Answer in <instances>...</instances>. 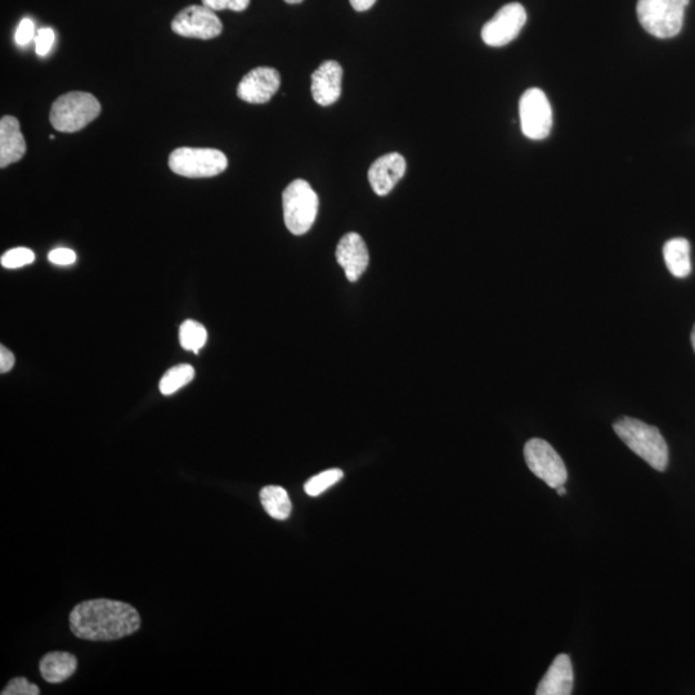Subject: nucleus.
<instances>
[{
    "mask_svg": "<svg viewBox=\"0 0 695 695\" xmlns=\"http://www.w3.org/2000/svg\"><path fill=\"white\" fill-rule=\"evenodd\" d=\"M343 477V470H325V472L317 474L315 477L309 479V481L304 484V491L311 497L320 496L321 493H324L329 490V488L335 486L336 483L342 481Z\"/></svg>",
    "mask_w": 695,
    "mask_h": 695,
    "instance_id": "4be33fe9",
    "label": "nucleus"
},
{
    "mask_svg": "<svg viewBox=\"0 0 695 695\" xmlns=\"http://www.w3.org/2000/svg\"><path fill=\"white\" fill-rule=\"evenodd\" d=\"M37 685L31 684L25 677H16L4 688L2 695H39Z\"/></svg>",
    "mask_w": 695,
    "mask_h": 695,
    "instance_id": "b1692460",
    "label": "nucleus"
},
{
    "mask_svg": "<svg viewBox=\"0 0 695 695\" xmlns=\"http://www.w3.org/2000/svg\"><path fill=\"white\" fill-rule=\"evenodd\" d=\"M195 378L194 367L190 365H178L167 371L160 380L159 388L164 396H172L179 389L186 387Z\"/></svg>",
    "mask_w": 695,
    "mask_h": 695,
    "instance_id": "aec40b11",
    "label": "nucleus"
},
{
    "mask_svg": "<svg viewBox=\"0 0 695 695\" xmlns=\"http://www.w3.org/2000/svg\"><path fill=\"white\" fill-rule=\"evenodd\" d=\"M614 433L645 463L658 472L668 465V446L658 428L632 417H622L613 424Z\"/></svg>",
    "mask_w": 695,
    "mask_h": 695,
    "instance_id": "f03ea898",
    "label": "nucleus"
},
{
    "mask_svg": "<svg viewBox=\"0 0 695 695\" xmlns=\"http://www.w3.org/2000/svg\"><path fill=\"white\" fill-rule=\"evenodd\" d=\"M407 164L405 158L398 152L381 156L371 165L369 181L378 196H387L397 183L405 176Z\"/></svg>",
    "mask_w": 695,
    "mask_h": 695,
    "instance_id": "ddd939ff",
    "label": "nucleus"
},
{
    "mask_svg": "<svg viewBox=\"0 0 695 695\" xmlns=\"http://www.w3.org/2000/svg\"><path fill=\"white\" fill-rule=\"evenodd\" d=\"M352 7L357 12L369 11L372 6L376 3V0H349Z\"/></svg>",
    "mask_w": 695,
    "mask_h": 695,
    "instance_id": "c756f323",
    "label": "nucleus"
},
{
    "mask_svg": "<svg viewBox=\"0 0 695 695\" xmlns=\"http://www.w3.org/2000/svg\"><path fill=\"white\" fill-rule=\"evenodd\" d=\"M35 37V25L30 19H24L20 22L19 28L16 30L15 42L20 47L28 46Z\"/></svg>",
    "mask_w": 695,
    "mask_h": 695,
    "instance_id": "bb28decb",
    "label": "nucleus"
},
{
    "mask_svg": "<svg viewBox=\"0 0 695 695\" xmlns=\"http://www.w3.org/2000/svg\"><path fill=\"white\" fill-rule=\"evenodd\" d=\"M690 0H639L636 6L641 26L659 39L676 37L683 29Z\"/></svg>",
    "mask_w": 695,
    "mask_h": 695,
    "instance_id": "7ed1b4c3",
    "label": "nucleus"
},
{
    "mask_svg": "<svg viewBox=\"0 0 695 695\" xmlns=\"http://www.w3.org/2000/svg\"><path fill=\"white\" fill-rule=\"evenodd\" d=\"M203 4L214 12L223 10L242 12L249 7L250 0H203Z\"/></svg>",
    "mask_w": 695,
    "mask_h": 695,
    "instance_id": "a878e982",
    "label": "nucleus"
},
{
    "mask_svg": "<svg viewBox=\"0 0 695 695\" xmlns=\"http://www.w3.org/2000/svg\"><path fill=\"white\" fill-rule=\"evenodd\" d=\"M336 260L344 269L348 281L360 280L363 272L369 267L370 255L365 241L356 232H349L339 241L336 248Z\"/></svg>",
    "mask_w": 695,
    "mask_h": 695,
    "instance_id": "f8f14e48",
    "label": "nucleus"
},
{
    "mask_svg": "<svg viewBox=\"0 0 695 695\" xmlns=\"http://www.w3.org/2000/svg\"><path fill=\"white\" fill-rule=\"evenodd\" d=\"M55 31L49 28L40 29L35 37V52L40 57L47 56L55 44Z\"/></svg>",
    "mask_w": 695,
    "mask_h": 695,
    "instance_id": "393cba45",
    "label": "nucleus"
},
{
    "mask_svg": "<svg viewBox=\"0 0 695 695\" xmlns=\"http://www.w3.org/2000/svg\"><path fill=\"white\" fill-rule=\"evenodd\" d=\"M141 627L136 608L110 599H93L75 605L70 629L78 639L112 641L133 635Z\"/></svg>",
    "mask_w": 695,
    "mask_h": 695,
    "instance_id": "f257e3e1",
    "label": "nucleus"
},
{
    "mask_svg": "<svg viewBox=\"0 0 695 695\" xmlns=\"http://www.w3.org/2000/svg\"><path fill=\"white\" fill-rule=\"evenodd\" d=\"M48 259L56 266H71L76 262V254L71 249L58 248L49 253Z\"/></svg>",
    "mask_w": 695,
    "mask_h": 695,
    "instance_id": "cd10ccee",
    "label": "nucleus"
},
{
    "mask_svg": "<svg viewBox=\"0 0 695 695\" xmlns=\"http://www.w3.org/2000/svg\"><path fill=\"white\" fill-rule=\"evenodd\" d=\"M524 459L529 470L550 488L564 486L568 481L566 464L553 446L544 439H529L524 446Z\"/></svg>",
    "mask_w": 695,
    "mask_h": 695,
    "instance_id": "0eeeda50",
    "label": "nucleus"
},
{
    "mask_svg": "<svg viewBox=\"0 0 695 695\" xmlns=\"http://www.w3.org/2000/svg\"><path fill=\"white\" fill-rule=\"evenodd\" d=\"M40 674L47 683L60 684L75 674L78 659L67 652H52L39 663Z\"/></svg>",
    "mask_w": 695,
    "mask_h": 695,
    "instance_id": "f3484780",
    "label": "nucleus"
},
{
    "mask_svg": "<svg viewBox=\"0 0 695 695\" xmlns=\"http://www.w3.org/2000/svg\"><path fill=\"white\" fill-rule=\"evenodd\" d=\"M25 154L26 142L19 120L13 116H4L0 120V168L17 163Z\"/></svg>",
    "mask_w": 695,
    "mask_h": 695,
    "instance_id": "dca6fc26",
    "label": "nucleus"
},
{
    "mask_svg": "<svg viewBox=\"0 0 695 695\" xmlns=\"http://www.w3.org/2000/svg\"><path fill=\"white\" fill-rule=\"evenodd\" d=\"M520 125L529 139H545L553 128V110L546 94L538 88L524 92L519 102Z\"/></svg>",
    "mask_w": 695,
    "mask_h": 695,
    "instance_id": "6e6552de",
    "label": "nucleus"
},
{
    "mask_svg": "<svg viewBox=\"0 0 695 695\" xmlns=\"http://www.w3.org/2000/svg\"><path fill=\"white\" fill-rule=\"evenodd\" d=\"M285 2L289 4H299L302 3L303 0H285Z\"/></svg>",
    "mask_w": 695,
    "mask_h": 695,
    "instance_id": "2f4dec72",
    "label": "nucleus"
},
{
    "mask_svg": "<svg viewBox=\"0 0 695 695\" xmlns=\"http://www.w3.org/2000/svg\"><path fill=\"white\" fill-rule=\"evenodd\" d=\"M227 167L226 155L215 149L181 147L169 156L170 170L186 178H212L222 174Z\"/></svg>",
    "mask_w": 695,
    "mask_h": 695,
    "instance_id": "423d86ee",
    "label": "nucleus"
},
{
    "mask_svg": "<svg viewBox=\"0 0 695 695\" xmlns=\"http://www.w3.org/2000/svg\"><path fill=\"white\" fill-rule=\"evenodd\" d=\"M101 114V103L91 93L70 92L53 102L49 120L62 133H75Z\"/></svg>",
    "mask_w": 695,
    "mask_h": 695,
    "instance_id": "20e7f679",
    "label": "nucleus"
},
{
    "mask_svg": "<svg viewBox=\"0 0 695 695\" xmlns=\"http://www.w3.org/2000/svg\"><path fill=\"white\" fill-rule=\"evenodd\" d=\"M172 30L181 37L209 40L222 34L223 24L214 11L203 4L179 12L172 22Z\"/></svg>",
    "mask_w": 695,
    "mask_h": 695,
    "instance_id": "9d476101",
    "label": "nucleus"
},
{
    "mask_svg": "<svg viewBox=\"0 0 695 695\" xmlns=\"http://www.w3.org/2000/svg\"><path fill=\"white\" fill-rule=\"evenodd\" d=\"M282 208L286 227L293 235H304L311 230L318 213V196L304 179H295L282 194Z\"/></svg>",
    "mask_w": 695,
    "mask_h": 695,
    "instance_id": "39448f33",
    "label": "nucleus"
},
{
    "mask_svg": "<svg viewBox=\"0 0 695 695\" xmlns=\"http://www.w3.org/2000/svg\"><path fill=\"white\" fill-rule=\"evenodd\" d=\"M692 344H693V348H694V352H695V326H694L693 333H692Z\"/></svg>",
    "mask_w": 695,
    "mask_h": 695,
    "instance_id": "473e14b6",
    "label": "nucleus"
},
{
    "mask_svg": "<svg viewBox=\"0 0 695 695\" xmlns=\"http://www.w3.org/2000/svg\"><path fill=\"white\" fill-rule=\"evenodd\" d=\"M208 340V333L199 322L187 320L179 327V343L186 351L199 354Z\"/></svg>",
    "mask_w": 695,
    "mask_h": 695,
    "instance_id": "412c9836",
    "label": "nucleus"
},
{
    "mask_svg": "<svg viewBox=\"0 0 695 695\" xmlns=\"http://www.w3.org/2000/svg\"><path fill=\"white\" fill-rule=\"evenodd\" d=\"M260 502L269 517L276 520H286L290 517L291 505L288 492L282 487L267 486L260 491Z\"/></svg>",
    "mask_w": 695,
    "mask_h": 695,
    "instance_id": "6ab92c4d",
    "label": "nucleus"
},
{
    "mask_svg": "<svg viewBox=\"0 0 695 695\" xmlns=\"http://www.w3.org/2000/svg\"><path fill=\"white\" fill-rule=\"evenodd\" d=\"M343 67L326 61L312 75V96L320 106H331L342 96Z\"/></svg>",
    "mask_w": 695,
    "mask_h": 695,
    "instance_id": "4468645a",
    "label": "nucleus"
},
{
    "mask_svg": "<svg viewBox=\"0 0 695 695\" xmlns=\"http://www.w3.org/2000/svg\"><path fill=\"white\" fill-rule=\"evenodd\" d=\"M663 258H665L666 266L672 276L685 278L692 272L690 242L683 237H676V239L666 242L663 246Z\"/></svg>",
    "mask_w": 695,
    "mask_h": 695,
    "instance_id": "a211bd4d",
    "label": "nucleus"
},
{
    "mask_svg": "<svg viewBox=\"0 0 695 695\" xmlns=\"http://www.w3.org/2000/svg\"><path fill=\"white\" fill-rule=\"evenodd\" d=\"M281 85V76L272 67H257L242 78L237 87L240 100L262 105L272 100Z\"/></svg>",
    "mask_w": 695,
    "mask_h": 695,
    "instance_id": "9b49d317",
    "label": "nucleus"
},
{
    "mask_svg": "<svg viewBox=\"0 0 695 695\" xmlns=\"http://www.w3.org/2000/svg\"><path fill=\"white\" fill-rule=\"evenodd\" d=\"M526 22L527 12L522 4H506L483 26V42L490 47H504L517 39Z\"/></svg>",
    "mask_w": 695,
    "mask_h": 695,
    "instance_id": "1a4fd4ad",
    "label": "nucleus"
},
{
    "mask_svg": "<svg viewBox=\"0 0 695 695\" xmlns=\"http://www.w3.org/2000/svg\"><path fill=\"white\" fill-rule=\"evenodd\" d=\"M35 260V254L28 248H16L7 251L6 254L2 255V266L8 269H16L33 263Z\"/></svg>",
    "mask_w": 695,
    "mask_h": 695,
    "instance_id": "5701e85b",
    "label": "nucleus"
},
{
    "mask_svg": "<svg viewBox=\"0 0 695 695\" xmlns=\"http://www.w3.org/2000/svg\"><path fill=\"white\" fill-rule=\"evenodd\" d=\"M575 684L572 661L567 654H559L537 686V695H569Z\"/></svg>",
    "mask_w": 695,
    "mask_h": 695,
    "instance_id": "2eb2a0df",
    "label": "nucleus"
},
{
    "mask_svg": "<svg viewBox=\"0 0 695 695\" xmlns=\"http://www.w3.org/2000/svg\"><path fill=\"white\" fill-rule=\"evenodd\" d=\"M556 492L559 493V496H564L567 493L566 487L562 486L559 488H556Z\"/></svg>",
    "mask_w": 695,
    "mask_h": 695,
    "instance_id": "7c9ffc66",
    "label": "nucleus"
},
{
    "mask_svg": "<svg viewBox=\"0 0 695 695\" xmlns=\"http://www.w3.org/2000/svg\"><path fill=\"white\" fill-rule=\"evenodd\" d=\"M16 358L13 356L11 351H8L6 347H0V372L6 374V372L11 371L12 367L15 366Z\"/></svg>",
    "mask_w": 695,
    "mask_h": 695,
    "instance_id": "c85d7f7f",
    "label": "nucleus"
}]
</instances>
